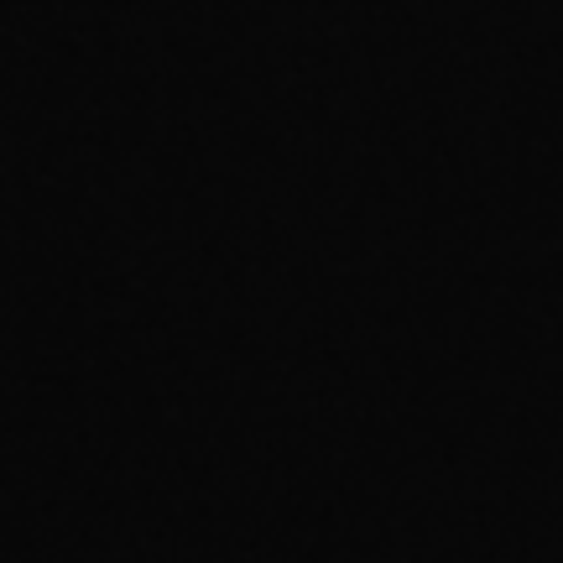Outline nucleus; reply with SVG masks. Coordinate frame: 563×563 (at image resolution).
I'll list each match as a JSON object with an SVG mask.
<instances>
[]
</instances>
